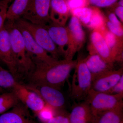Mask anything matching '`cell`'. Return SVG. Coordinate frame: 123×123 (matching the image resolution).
<instances>
[{
  "label": "cell",
  "mask_w": 123,
  "mask_h": 123,
  "mask_svg": "<svg viewBox=\"0 0 123 123\" xmlns=\"http://www.w3.org/2000/svg\"><path fill=\"white\" fill-rule=\"evenodd\" d=\"M108 93L111 94H123V76L121 77L118 82Z\"/></svg>",
  "instance_id": "1f68e13d"
},
{
  "label": "cell",
  "mask_w": 123,
  "mask_h": 123,
  "mask_svg": "<svg viewBox=\"0 0 123 123\" xmlns=\"http://www.w3.org/2000/svg\"><path fill=\"white\" fill-rule=\"evenodd\" d=\"M68 118L70 123H94V117L89 104L85 101L75 104Z\"/></svg>",
  "instance_id": "4fadbf2b"
},
{
  "label": "cell",
  "mask_w": 123,
  "mask_h": 123,
  "mask_svg": "<svg viewBox=\"0 0 123 123\" xmlns=\"http://www.w3.org/2000/svg\"><path fill=\"white\" fill-rule=\"evenodd\" d=\"M104 23L103 17L97 9H93V13L90 21L88 23L89 26L93 29L102 27Z\"/></svg>",
  "instance_id": "d4e9b609"
},
{
  "label": "cell",
  "mask_w": 123,
  "mask_h": 123,
  "mask_svg": "<svg viewBox=\"0 0 123 123\" xmlns=\"http://www.w3.org/2000/svg\"><path fill=\"white\" fill-rule=\"evenodd\" d=\"M26 123H35L34 122L33 120H31L30 119H28L27 120V121Z\"/></svg>",
  "instance_id": "d590c367"
},
{
  "label": "cell",
  "mask_w": 123,
  "mask_h": 123,
  "mask_svg": "<svg viewBox=\"0 0 123 123\" xmlns=\"http://www.w3.org/2000/svg\"><path fill=\"white\" fill-rule=\"evenodd\" d=\"M84 61L92 75V80L112 69L111 66L97 54H92Z\"/></svg>",
  "instance_id": "2e32d148"
},
{
  "label": "cell",
  "mask_w": 123,
  "mask_h": 123,
  "mask_svg": "<svg viewBox=\"0 0 123 123\" xmlns=\"http://www.w3.org/2000/svg\"><path fill=\"white\" fill-rule=\"evenodd\" d=\"M91 41L97 52L106 62L112 67L114 61L111 51L105 41L103 36L98 31H94L91 35Z\"/></svg>",
  "instance_id": "5bb4252c"
},
{
  "label": "cell",
  "mask_w": 123,
  "mask_h": 123,
  "mask_svg": "<svg viewBox=\"0 0 123 123\" xmlns=\"http://www.w3.org/2000/svg\"><path fill=\"white\" fill-rule=\"evenodd\" d=\"M34 69L29 75L31 83L44 84L60 89L77 62L65 59L48 64L35 59Z\"/></svg>",
  "instance_id": "6da1fadb"
},
{
  "label": "cell",
  "mask_w": 123,
  "mask_h": 123,
  "mask_svg": "<svg viewBox=\"0 0 123 123\" xmlns=\"http://www.w3.org/2000/svg\"><path fill=\"white\" fill-rule=\"evenodd\" d=\"M123 94H111L91 89L85 101L95 117L99 113L123 105Z\"/></svg>",
  "instance_id": "5b68a950"
},
{
  "label": "cell",
  "mask_w": 123,
  "mask_h": 123,
  "mask_svg": "<svg viewBox=\"0 0 123 123\" xmlns=\"http://www.w3.org/2000/svg\"><path fill=\"white\" fill-rule=\"evenodd\" d=\"M73 76L71 97L78 102L85 101L91 90L92 77L84 60L77 63Z\"/></svg>",
  "instance_id": "3957f363"
},
{
  "label": "cell",
  "mask_w": 123,
  "mask_h": 123,
  "mask_svg": "<svg viewBox=\"0 0 123 123\" xmlns=\"http://www.w3.org/2000/svg\"><path fill=\"white\" fill-rule=\"evenodd\" d=\"M25 86L39 96L45 104L55 110L61 109L65 104L64 96L60 89L44 84L31 83Z\"/></svg>",
  "instance_id": "52a82bcc"
},
{
  "label": "cell",
  "mask_w": 123,
  "mask_h": 123,
  "mask_svg": "<svg viewBox=\"0 0 123 123\" xmlns=\"http://www.w3.org/2000/svg\"><path fill=\"white\" fill-rule=\"evenodd\" d=\"M45 26L52 41L56 45L58 46L59 53L61 52L65 55L66 48L68 47L67 46H69L72 39L68 29L63 25L53 22L52 23L51 22ZM68 52V49L67 55Z\"/></svg>",
  "instance_id": "7c38bea8"
},
{
  "label": "cell",
  "mask_w": 123,
  "mask_h": 123,
  "mask_svg": "<svg viewBox=\"0 0 123 123\" xmlns=\"http://www.w3.org/2000/svg\"><path fill=\"white\" fill-rule=\"evenodd\" d=\"M12 89L19 101L36 114L46 105L44 101L37 93L29 89L25 85L18 82Z\"/></svg>",
  "instance_id": "ba28073f"
},
{
  "label": "cell",
  "mask_w": 123,
  "mask_h": 123,
  "mask_svg": "<svg viewBox=\"0 0 123 123\" xmlns=\"http://www.w3.org/2000/svg\"><path fill=\"white\" fill-rule=\"evenodd\" d=\"M3 89H4L0 88V92H2V91H3Z\"/></svg>",
  "instance_id": "8d00e7d4"
},
{
  "label": "cell",
  "mask_w": 123,
  "mask_h": 123,
  "mask_svg": "<svg viewBox=\"0 0 123 123\" xmlns=\"http://www.w3.org/2000/svg\"><path fill=\"white\" fill-rule=\"evenodd\" d=\"M70 34L73 39L78 43L84 41L85 34L80 20L75 16H73L69 23V29Z\"/></svg>",
  "instance_id": "44dd1931"
},
{
  "label": "cell",
  "mask_w": 123,
  "mask_h": 123,
  "mask_svg": "<svg viewBox=\"0 0 123 123\" xmlns=\"http://www.w3.org/2000/svg\"><path fill=\"white\" fill-rule=\"evenodd\" d=\"M69 10L66 0H51L50 16L51 21L63 25Z\"/></svg>",
  "instance_id": "9a60e30c"
},
{
  "label": "cell",
  "mask_w": 123,
  "mask_h": 123,
  "mask_svg": "<svg viewBox=\"0 0 123 123\" xmlns=\"http://www.w3.org/2000/svg\"><path fill=\"white\" fill-rule=\"evenodd\" d=\"M5 26L9 32L16 67L19 73L29 74L34 67L33 60L27 51L23 36L15 22L6 20Z\"/></svg>",
  "instance_id": "7a4b0ae2"
},
{
  "label": "cell",
  "mask_w": 123,
  "mask_h": 123,
  "mask_svg": "<svg viewBox=\"0 0 123 123\" xmlns=\"http://www.w3.org/2000/svg\"><path fill=\"white\" fill-rule=\"evenodd\" d=\"M0 61L7 66L15 78L18 75L14 58L9 34L5 25L0 31Z\"/></svg>",
  "instance_id": "30bf717a"
},
{
  "label": "cell",
  "mask_w": 123,
  "mask_h": 123,
  "mask_svg": "<svg viewBox=\"0 0 123 123\" xmlns=\"http://www.w3.org/2000/svg\"><path fill=\"white\" fill-rule=\"evenodd\" d=\"M74 16L76 17L85 24H88L93 13V9L87 7L75 9L72 10Z\"/></svg>",
  "instance_id": "603a6c76"
},
{
  "label": "cell",
  "mask_w": 123,
  "mask_h": 123,
  "mask_svg": "<svg viewBox=\"0 0 123 123\" xmlns=\"http://www.w3.org/2000/svg\"><path fill=\"white\" fill-rule=\"evenodd\" d=\"M123 76V69L109 70L92 80L91 89L97 92L108 93Z\"/></svg>",
  "instance_id": "8fae6325"
},
{
  "label": "cell",
  "mask_w": 123,
  "mask_h": 123,
  "mask_svg": "<svg viewBox=\"0 0 123 123\" xmlns=\"http://www.w3.org/2000/svg\"><path fill=\"white\" fill-rule=\"evenodd\" d=\"M103 36L112 54V50L116 44L117 40L116 36L111 31H107Z\"/></svg>",
  "instance_id": "4316f807"
},
{
  "label": "cell",
  "mask_w": 123,
  "mask_h": 123,
  "mask_svg": "<svg viewBox=\"0 0 123 123\" xmlns=\"http://www.w3.org/2000/svg\"><path fill=\"white\" fill-rule=\"evenodd\" d=\"M118 4L119 6H123V0H120Z\"/></svg>",
  "instance_id": "e575fe53"
},
{
  "label": "cell",
  "mask_w": 123,
  "mask_h": 123,
  "mask_svg": "<svg viewBox=\"0 0 123 123\" xmlns=\"http://www.w3.org/2000/svg\"><path fill=\"white\" fill-rule=\"evenodd\" d=\"M6 1L8 2V3H9V2H11V1H12V0H6Z\"/></svg>",
  "instance_id": "74e56055"
},
{
  "label": "cell",
  "mask_w": 123,
  "mask_h": 123,
  "mask_svg": "<svg viewBox=\"0 0 123 123\" xmlns=\"http://www.w3.org/2000/svg\"><path fill=\"white\" fill-rule=\"evenodd\" d=\"M30 0H14L7 9V20L15 22L22 18L26 11Z\"/></svg>",
  "instance_id": "d6986e66"
},
{
  "label": "cell",
  "mask_w": 123,
  "mask_h": 123,
  "mask_svg": "<svg viewBox=\"0 0 123 123\" xmlns=\"http://www.w3.org/2000/svg\"><path fill=\"white\" fill-rule=\"evenodd\" d=\"M27 108L23 104L18 103L11 111L0 115V123H26L29 119Z\"/></svg>",
  "instance_id": "e0dca14e"
},
{
  "label": "cell",
  "mask_w": 123,
  "mask_h": 123,
  "mask_svg": "<svg viewBox=\"0 0 123 123\" xmlns=\"http://www.w3.org/2000/svg\"><path fill=\"white\" fill-rule=\"evenodd\" d=\"M51 0H30L22 18L33 24L46 26L50 23Z\"/></svg>",
  "instance_id": "8992f818"
},
{
  "label": "cell",
  "mask_w": 123,
  "mask_h": 123,
  "mask_svg": "<svg viewBox=\"0 0 123 123\" xmlns=\"http://www.w3.org/2000/svg\"><path fill=\"white\" fill-rule=\"evenodd\" d=\"M15 24L22 34L27 51L31 59L48 64H53L58 60L52 57L40 46L28 31Z\"/></svg>",
  "instance_id": "9c48e42d"
},
{
  "label": "cell",
  "mask_w": 123,
  "mask_h": 123,
  "mask_svg": "<svg viewBox=\"0 0 123 123\" xmlns=\"http://www.w3.org/2000/svg\"><path fill=\"white\" fill-rule=\"evenodd\" d=\"M69 9L72 10L78 8L86 7L89 0H66Z\"/></svg>",
  "instance_id": "83f0119b"
},
{
  "label": "cell",
  "mask_w": 123,
  "mask_h": 123,
  "mask_svg": "<svg viewBox=\"0 0 123 123\" xmlns=\"http://www.w3.org/2000/svg\"><path fill=\"white\" fill-rule=\"evenodd\" d=\"M8 2L6 0H0V31L4 26L7 20Z\"/></svg>",
  "instance_id": "484cf974"
},
{
  "label": "cell",
  "mask_w": 123,
  "mask_h": 123,
  "mask_svg": "<svg viewBox=\"0 0 123 123\" xmlns=\"http://www.w3.org/2000/svg\"><path fill=\"white\" fill-rule=\"evenodd\" d=\"M56 110L46 104L44 107L36 114L38 118L43 123H46L56 114Z\"/></svg>",
  "instance_id": "cb8c5ba5"
},
{
  "label": "cell",
  "mask_w": 123,
  "mask_h": 123,
  "mask_svg": "<svg viewBox=\"0 0 123 123\" xmlns=\"http://www.w3.org/2000/svg\"><path fill=\"white\" fill-rule=\"evenodd\" d=\"M15 22L18 25L28 31L40 46L52 57L58 60L60 53L59 50L51 38L45 26L33 24L22 18Z\"/></svg>",
  "instance_id": "277c9868"
},
{
  "label": "cell",
  "mask_w": 123,
  "mask_h": 123,
  "mask_svg": "<svg viewBox=\"0 0 123 123\" xmlns=\"http://www.w3.org/2000/svg\"><path fill=\"white\" fill-rule=\"evenodd\" d=\"M19 101L12 91L0 95V114L12 108L19 103Z\"/></svg>",
  "instance_id": "ffe728a7"
},
{
  "label": "cell",
  "mask_w": 123,
  "mask_h": 123,
  "mask_svg": "<svg viewBox=\"0 0 123 123\" xmlns=\"http://www.w3.org/2000/svg\"><path fill=\"white\" fill-rule=\"evenodd\" d=\"M109 20L110 22L113 24L118 26H121V24L120 22L118 19L117 18V17L114 13H111L108 16Z\"/></svg>",
  "instance_id": "d6a6232c"
},
{
  "label": "cell",
  "mask_w": 123,
  "mask_h": 123,
  "mask_svg": "<svg viewBox=\"0 0 123 123\" xmlns=\"http://www.w3.org/2000/svg\"><path fill=\"white\" fill-rule=\"evenodd\" d=\"M46 123H70L68 116L63 114H56Z\"/></svg>",
  "instance_id": "f546056e"
},
{
  "label": "cell",
  "mask_w": 123,
  "mask_h": 123,
  "mask_svg": "<svg viewBox=\"0 0 123 123\" xmlns=\"http://www.w3.org/2000/svg\"><path fill=\"white\" fill-rule=\"evenodd\" d=\"M123 105L101 112L95 117L94 123H123Z\"/></svg>",
  "instance_id": "ac0fdd59"
},
{
  "label": "cell",
  "mask_w": 123,
  "mask_h": 123,
  "mask_svg": "<svg viewBox=\"0 0 123 123\" xmlns=\"http://www.w3.org/2000/svg\"><path fill=\"white\" fill-rule=\"evenodd\" d=\"M18 82L16 78L9 70L0 66V88L12 89Z\"/></svg>",
  "instance_id": "7402d4cb"
},
{
  "label": "cell",
  "mask_w": 123,
  "mask_h": 123,
  "mask_svg": "<svg viewBox=\"0 0 123 123\" xmlns=\"http://www.w3.org/2000/svg\"><path fill=\"white\" fill-rule=\"evenodd\" d=\"M116 14L118 17L119 18L123 21V6H118L115 10Z\"/></svg>",
  "instance_id": "836d02e7"
},
{
  "label": "cell",
  "mask_w": 123,
  "mask_h": 123,
  "mask_svg": "<svg viewBox=\"0 0 123 123\" xmlns=\"http://www.w3.org/2000/svg\"><path fill=\"white\" fill-rule=\"evenodd\" d=\"M117 1V0H89V2L97 7H104L113 5Z\"/></svg>",
  "instance_id": "f1b7e54d"
},
{
  "label": "cell",
  "mask_w": 123,
  "mask_h": 123,
  "mask_svg": "<svg viewBox=\"0 0 123 123\" xmlns=\"http://www.w3.org/2000/svg\"><path fill=\"white\" fill-rule=\"evenodd\" d=\"M107 25L111 32L115 35L121 37L123 35V31L121 26H118L111 23L110 21L108 22Z\"/></svg>",
  "instance_id": "4dcf8cb0"
}]
</instances>
